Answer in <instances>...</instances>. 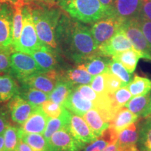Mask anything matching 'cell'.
<instances>
[{"instance_id":"20","label":"cell","mask_w":151,"mask_h":151,"mask_svg":"<svg viewBox=\"0 0 151 151\" xmlns=\"http://www.w3.org/2000/svg\"><path fill=\"white\" fill-rule=\"evenodd\" d=\"M124 106L138 116L149 118L150 116L151 107L150 92L144 95L136 96L132 98Z\"/></svg>"},{"instance_id":"42","label":"cell","mask_w":151,"mask_h":151,"mask_svg":"<svg viewBox=\"0 0 151 151\" xmlns=\"http://www.w3.org/2000/svg\"><path fill=\"white\" fill-rule=\"evenodd\" d=\"M9 125L6 111L0 108V135L4 134L6 127Z\"/></svg>"},{"instance_id":"33","label":"cell","mask_w":151,"mask_h":151,"mask_svg":"<svg viewBox=\"0 0 151 151\" xmlns=\"http://www.w3.org/2000/svg\"><path fill=\"white\" fill-rule=\"evenodd\" d=\"M20 128L9 125L6 129L4 136V151H17L20 139Z\"/></svg>"},{"instance_id":"17","label":"cell","mask_w":151,"mask_h":151,"mask_svg":"<svg viewBox=\"0 0 151 151\" xmlns=\"http://www.w3.org/2000/svg\"><path fill=\"white\" fill-rule=\"evenodd\" d=\"M49 117L45 113L41 106L36 108L30 115L27 120L22 125L21 129L25 133L42 134L46 130Z\"/></svg>"},{"instance_id":"25","label":"cell","mask_w":151,"mask_h":151,"mask_svg":"<svg viewBox=\"0 0 151 151\" xmlns=\"http://www.w3.org/2000/svg\"><path fill=\"white\" fill-rule=\"evenodd\" d=\"M71 113L68 109L63 107V111L58 118H49L47 126L43 133V137L48 141L55 132L62 129L69 128Z\"/></svg>"},{"instance_id":"41","label":"cell","mask_w":151,"mask_h":151,"mask_svg":"<svg viewBox=\"0 0 151 151\" xmlns=\"http://www.w3.org/2000/svg\"><path fill=\"white\" fill-rule=\"evenodd\" d=\"M109 143L103 138H98L94 142L90 143L88 146L85 147L83 151H102Z\"/></svg>"},{"instance_id":"48","label":"cell","mask_w":151,"mask_h":151,"mask_svg":"<svg viewBox=\"0 0 151 151\" xmlns=\"http://www.w3.org/2000/svg\"><path fill=\"white\" fill-rule=\"evenodd\" d=\"M0 151H4V136L0 135Z\"/></svg>"},{"instance_id":"7","label":"cell","mask_w":151,"mask_h":151,"mask_svg":"<svg viewBox=\"0 0 151 151\" xmlns=\"http://www.w3.org/2000/svg\"><path fill=\"white\" fill-rule=\"evenodd\" d=\"M138 18L124 22L122 29L129 38L134 48L142 55L143 59L151 61V47L141 29Z\"/></svg>"},{"instance_id":"1","label":"cell","mask_w":151,"mask_h":151,"mask_svg":"<svg viewBox=\"0 0 151 151\" xmlns=\"http://www.w3.org/2000/svg\"><path fill=\"white\" fill-rule=\"evenodd\" d=\"M58 52L76 65L98 53V46L89 27L62 13L56 29Z\"/></svg>"},{"instance_id":"53","label":"cell","mask_w":151,"mask_h":151,"mask_svg":"<svg viewBox=\"0 0 151 151\" xmlns=\"http://www.w3.org/2000/svg\"><path fill=\"white\" fill-rule=\"evenodd\" d=\"M117 151H119V150H117Z\"/></svg>"},{"instance_id":"9","label":"cell","mask_w":151,"mask_h":151,"mask_svg":"<svg viewBox=\"0 0 151 151\" xmlns=\"http://www.w3.org/2000/svg\"><path fill=\"white\" fill-rule=\"evenodd\" d=\"M48 142L50 151H81L86 145L77 140L69 128L55 132Z\"/></svg>"},{"instance_id":"21","label":"cell","mask_w":151,"mask_h":151,"mask_svg":"<svg viewBox=\"0 0 151 151\" xmlns=\"http://www.w3.org/2000/svg\"><path fill=\"white\" fill-rule=\"evenodd\" d=\"M111 58L100 55L99 52L88 58L83 63L86 70L90 74L95 76L109 72V64Z\"/></svg>"},{"instance_id":"39","label":"cell","mask_w":151,"mask_h":151,"mask_svg":"<svg viewBox=\"0 0 151 151\" xmlns=\"http://www.w3.org/2000/svg\"><path fill=\"white\" fill-rule=\"evenodd\" d=\"M14 51L0 50V74L10 73L11 55Z\"/></svg>"},{"instance_id":"31","label":"cell","mask_w":151,"mask_h":151,"mask_svg":"<svg viewBox=\"0 0 151 151\" xmlns=\"http://www.w3.org/2000/svg\"><path fill=\"white\" fill-rule=\"evenodd\" d=\"M24 4H20L14 6V17H13V46L18 42L23 27V14L22 9Z\"/></svg>"},{"instance_id":"16","label":"cell","mask_w":151,"mask_h":151,"mask_svg":"<svg viewBox=\"0 0 151 151\" xmlns=\"http://www.w3.org/2000/svg\"><path fill=\"white\" fill-rule=\"evenodd\" d=\"M58 52L50 47L43 45L34 51L31 55L40 68L41 72H46L55 69L58 66Z\"/></svg>"},{"instance_id":"34","label":"cell","mask_w":151,"mask_h":151,"mask_svg":"<svg viewBox=\"0 0 151 151\" xmlns=\"http://www.w3.org/2000/svg\"><path fill=\"white\" fill-rule=\"evenodd\" d=\"M109 72L118 76L123 83L124 86H127L132 80L131 73L124 68L120 62L113 59L112 58L109 64Z\"/></svg>"},{"instance_id":"15","label":"cell","mask_w":151,"mask_h":151,"mask_svg":"<svg viewBox=\"0 0 151 151\" xmlns=\"http://www.w3.org/2000/svg\"><path fill=\"white\" fill-rule=\"evenodd\" d=\"M63 107L68 109L73 114L83 116L90 109L96 108V106L93 102L83 97L77 89V87H76L66 100Z\"/></svg>"},{"instance_id":"36","label":"cell","mask_w":151,"mask_h":151,"mask_svg":"<svg viewBox=\"0 0 151 151\" xmlns=\"http://www.w3.org/2000/svg\"><path fill=\"white\" fill-rule=\"evenodd\" d=\"M105 76V82L106 91L109 94H113L115 92L120 89L122 87H124L122 81L116 76V75L113 74L111 72L104 73Z\"/></svg>"},{"instance_id":"52","label":"cell","mask_w":151,"mask_h":151,"mask_svg":"<svg viewBox=\"0 0 151 151\" xmlns=\"http://www.w3.org/2000/svg\"><path fill=\"white\" fill-rule=\"evenodd\" d=\"M150 117L151 118V107H150Z\"/></svg>"},{"instance_id":"13","label":"cell","mask_w":151,"mask_h":151,"mask_svg":"<svg viewBox=\"0 0 151 151\" xmlns=\"http://www.w3.org/2000/svg\"><path fill=\"white\" fill-rule=\"evenodd\" d=\"M38 106H35L16 95L11 99L8 104V109L11 120L15 123L22 125L27 120L33 111Z\"/></svg>"},{"instance_id":"26","label":"cell","mask_w":151,"mask_h":151,"mask_svg":"<svg viewBox=\"0 0 151 151\" xmlns=\"http://www.w3.org/2000/svg\"><path fill=\"white\" fill-rule=\"evenodd\" d=\"M64 76L75 87L90 84L94 78L93 76L86 70L83 64H79L76 67L68 70Z\"/></svg>"},{"instance_id":"6","label":"cell","mask_w":151,"mask_h":151,"mask_svg":"<svg viewBox=\"0 0 151 151\" xmlns=\"http://www.w3.org/2000/svg\"><path fill=\"white\" fill-rule=\"evenodd\" d=\"M41 72L37 62L30 55L14 51L11 55L10 74L20 81Z\"/></svg>"},{"instance_id":"3","label":"cell","mask_w":151,"mask_h":151,"mask_svg":"<svg viewBox=\"0 0 151 151\" xmlns=\"http://www.w3.org/2000/svg\"><path fill=\"white\" fill-rule=\"evenodd\" d=\"M57 4L67 15L84 24H92L109 15L99 0H57Z\"/></svg>"},{"instance_id":"14","label":"cell","mask_w":151,"mask_h":151,"mask_svg":"<svg viewBox=\"0 0 151 151\" xmlns=\"http://www.w3.org/2000/svg\"><path fill=\"white\" fill-rule=\"evenodd\" d=\"M69 129L71 134L77 140L85 144H90L98 139L84 119L72 113L71 114Z\"/></svg>"},{"instance_id":"24","label":"cell","mask_w":151,"mask_h":151,"mask_svg":"<svg viewBox=\"0 0 151 151\" xmlns=\"http://www.w3.org/2000/svg\"><path fill=\"white\" fill-rule=\"evenodd\" d=\"M11 74L0 75V103L9 101L19 93L18 85Z\"/></svg>"},{"instance_id":"22","label":"cell","mask_w":151,"mask_h":151,"mask_svg":"<svg viewBox=\"0 0 151 151\" xmlns=\"http://www.w3.org/2000/svg\"><path fill=\"white\" fill-rule=\"evenodd\" d=\"M138 118L139 116L137 115L132 113L125 106L122 107L115 114L109 126L112 127L119 134L132 124L137 122Z\"/></svg>"},{"instance_id":"51","label":"cell","mask_w":151,"mask_h":151,"mask_svg":"<svg viewBox=\"0 0 151 151\" xmlns=\"http://www.w3.org/2000/svg\"><path fill=\"white\" fill-rule=\"evenodd\" d=\"M1 4H2V3H1V1H0V9H1Z\"/></svg>"},{"instance_id":"29","label":"cell","mask_w":151,"mask_h":151,"mask_svg":"<svg viewBox=\"0 0 151 151\" xmlns=\"http://www.w3.org/2000/svg\"><path fill=\"white\" fill-rule=\"evenodd\" d=\"M20 139L35 151H50L48 141L40 134L25 133L21 129Z\"/></svg>"},{"instance_id":"11","label":"cell","mask_w":151,"mask_h":151,"mask_svg":"<svg viewBox=\"0 0 151 151\" xmlns=\"http://www.w3.org/2000/svg\"><path fill=\"white\" fill-rule=\"evenodd\" d=\"M131 41L122 29L106 42L98 48V52L101 55L112 58L115 55L133 48Z\"/></svg>"},{"instance_id":"27","label":"cell","mask_w":151,"mask_h":151,"mask_svg":"<svg viewBox=\"0 0 151 151\" xmlns=\"http://www.w3.org/2000/svg\"><path fill=\"white\" fill-rule=\"evenodd\" d=\"M112 58L120 62L130 73H132L137 68L139 60L143 57L140 52L133 48L117 53Z\"/></svg>"},{"instance_id":"50","label":"cell","mask_w":151,"mask_h":151,"mask_svg":"<svg viewBox=\"0 0 151 151\" xmlns=\"http://www.w3.org/2000/svg\"><path fill=\"white\" fill-rule=\"evenodd\" d=\"M25 4H32L35 2L36 0H22Z\"/></svg>"},{"instance_id":"32","label":"cell","mask_w":151,"mask_h":151,"mask_svg":"<svg viewBox=\"0 0 151 151\" xmlns=\"http://www.w3.org/2000/svg\"><path fill=\"white\" fill-rule=\"evenodd\" d=\"M138 148L140 151H151V118H147L139 129Z\"/></svg>"},{"instance_id":"12","label":"cell","mask_w":151,"mask_h":151,"mask_svg":"<svg viewBox=\"0 0 151 151\" xmlns=\"http://www.w3.org/2000/svg\"><path fill=\"white\" fill-rule=\"evenodd\" d=\"M142 0H114L113 14L124 22L139 18Z\"/></svg>"},{"instance_id":"43","label":"cell","mask_w":151,"mask_h":151,"mask_svg":"<svg viewBox=\"0 0 151 151\" xmlns=\"http://www.w3.org/2000/svg\"><path fill=\"white\" fill-rule=\"evenodd\" d=\"M141 14L151 21V0H142Z\"/></svg>"},{"instance_id":"23","label":"cell","mask_w":151,"mask_h":151,"mask_svg":"<svg viewBox=\"0 0 151 151\" xmlns=\"http://www.w3.org/2000/svg\"><path fill=\"white\" fill-rule=\"evenodd\" d=\"M76 87L65 78L64 74L58 80L55 87L49 94V99L63 106L64 104Z\"/></svg>"},{"instance_id":"35","label":"cell","mask_w":151,"mask_h":151,"mask_svg":"<svg viewBox=\"0 0 151 151\" xmlns=\"http://www.w3.org/2000/svg\"><path fill=\"white\" fill-rule=\"evenodd\" d=\"M111 95L115 108L118 111L120 108L124 106V105L132 99V96L127 86L122 87Z\"/></svg>"},{"instance_id":"40","label":"cell","mask_w":151,"mask_h":151,"mask_svg":"<svg viewBox=\"0 0 151 151\" xmlns=\"http://www.w3.org/2000/svg\"><path fill=\"white\" fill-rule=\"evenodd\" d=\"M138 21H139V25H140L143 35L151 47V21L147 19L146 17L143 16L141 14L138 18Z\"/></svg>"},{"instance_id":"37","label":"cell","mask_w":151,"mask_h":151,"mask_svg":"<svg viewBox=\"0 0 151 151\" xmlns=\"http://www.w3.org/2000/svg\"><path fill=\"white\" fill-rule=\"evenodd\" d=\"M41 108L49 118H58L63 111V106L53 102L51 100L45 101L41 105Z\"/></svg>"},{"instance_id":"46","label":"cell","mask_w":151,"mask_h":151,"mask_svg":"<svg viewBox=\"0 0 151 151\" xmlns=\"http://www.w3.org/2000/svg\"><path fill=\"white\" fill-rule=\"evenodd\" d=\"M118 150V144L117 142L109 144L102 151H117Z\"/></svg>"},{"instance_id":"44","label":"cell","mask_w":151,"mask_h":151,"mask_svg":"<svg viewBox=\"0 0 151 151\" xmlns=\"http://www.w3.org/2000/svg\"><path fill=\"white\" fill-rule=\"evenodd\" d=\"M101 4L104 6V7L108 11L109 14L111 15L113 14V6L114 3V0H99Z\"/></svg>"},{"instance_id":"38","label":"cell","mask_w":151,"mask_h":151,"mask_svg":"<svg viewBox=\"0 0 151 151\" xmlns=\"http://www.w3.org/2000/svg\"><path fill=\"white\" fill-rule=\"evenodd\" d=\"M90 86L94 91L100 95L105 96L109 94L107 92L106 88L104 73L94 76L91 83H90Z\"/></svg>"},{"instance_id":"18","label":"cell","mask_w":151,"mask_h":151,"mask_svg":"<svg viewBox=\"0 0 151 151\" xmlns=\"http://www.w3.org/2000/svg\"><path fill=\"white\" fill-rule=\"evenodd\" d=\"M139 130L137 123L132 124L119 133L117 144L119 151H138Z\"/></svg>"},{"instance_id":"4","label":"cell","mask_w":151,"mask_h":151,"mask_svg":"<svg viewBox=\"0 0 151 151\" xmlns=\"http://www.w3.org/2000/svg\"><path fill=\"white\" fill-rule=\"evenodd\" d=\"M23 27L18 42L14 46L15 51L31 55L34 51L43 46L39 40L35 24H34L32 8L29 4H24L22 9Z\"/></svg>"},{"instance_id":"30","label":"cell","mask_w":151,"mask_h":151,"mask_svg":"<svg viewBox=\"0 0 151 151\" xmlns=\"http://www.w3.org/2000/svg\"><path fill=\"white\" fill-rule=\"evenodd\" d=\"M127 87L134 97L144 95L151 92V80L135 75Z\"/></svg>"},{"instance_id":"2","label":"cell","mask_w":151,"mask_h":151,"mask_svg":"<svg viewBox=\"0 0 151 151\" xmlns=\"http://www.w3.org/2000/svg\"><path fill=\"white\" fill-rule=\"evenodd\" d=\"M29 5L39 40L58 52L56 29L63 11L58 4H48L35 1Z\"/></svg>"},{"instance_id":"49","label":"cell","mask_w":151,"mask_h":151,"mask_svg":"<svg viewBox=\"0 0 151 151\" xmlns=\"http://www.w3.org/2000/svg\"><path fill=\"white\" fill-rule=\"evenodd\" d=\"M36 1L48 4H57V0H36Z\"/></svg>"},{"instance_id":"28","label":"cell","mask_w":151,"mask_h":151,"mask_svg":"<svg viewBox=\"0 0 151 151\" xmlns=\"http://www.w3.org/2000/svg\"><path fill=\"white\" fill-rule=\"evenodd\" d=\"M18 95L35 106H41L43 103L49 100V94L27 87L20 88Z\"/></svg>"},{"instance_id":"19","label":"cell","mask_w":151,"mask_h":151,"mask_svg":"<svg viewBox=\"0 0 151 151\" xmlns=\"http://www.w3.org/2000/svg\"><path fill=\"white\" fill-rule=\"evenodd\" d=\"M83 118L97 138L101 137L110 125V122L105 115L97 108L90 109L83 116Z\"/></svg>"},{"instance_id":"10","label":"cell","mask_w":151,"mask_h":151,"mask_svg":"<svg viewBox=\"0 0 151 151\" xmlns=\"http://www.w3.org/2000/svg\"><path fill=\"white\" fill-rule=\"evenodd\" d=\"M61 76L62 74L54 69L46 72L35 73L20 81V83L22 87L35 88L46 93L50 94L53 90Z\"/></svg>"},{"instance_id":"47","label":"cell","mask_w":151,"mask_h":151,"mask_svg":"<svg viewBox=\"0 0 151 151\" xmlns=\"http://www.w3.org/2000/svg\"><path fill=\"white\" fill-rule=\"evenodd\" d=\"M1 3H8L13 6L20 4H24L22 0H0Z\"/></svg>"},{"instance_id":"5","label":"cell","mask_w":151,"mask_h":151,"mask_svg":"<svg viewBox=\"0 0 151 151\" xmlns=\"http://www.w3.org/2000/svg\"><path fill=\"white\" fill-rule=\"evenodd\" d=\"M122 24L123 22L114 14L106 16L92 23L90 29L98 47L108 41L121 29Z\"/></svg>"},{"instance_id":"8","label":"cell","mask_w":151,"mask_h":151,"mask_svg":"<svg viewBox=\"0 0 151 151\" xmlns=\"http://www.w3.org/2000/svg\"><path fill=\"white\" fill-rule=\"evenodd\" d=\"M13 5L8 3L1 4L0 9V50L15 51L13 46Z\"/></svg>"},{"instance_id":"45","label":"cell","mask_w":151,"mask_h":151,"mask_svg":"<svg viewBox=\"0 0 151 151\" xmlns=\"http://www.w3.org/2000/svg\"><path fill=\"white\" fill-rule=\"evenodd\" d=\"M17 151H35V150H34L31 146H29L27 143L24 142V141L20 139L18 145Z\"/></svg>"}]
</instances>
